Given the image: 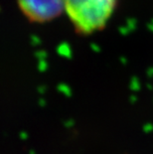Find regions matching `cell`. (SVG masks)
Returning a JSON list of instances; mask_svg holds the SVG:
<instances>
[{
    "mask_svg": "<svg viewBox=\"0 0 153 154\" xmlns=\"http://www.w3.org/2000/svg\"><path fill=\"white\" fill-rule=\"evenodd\" d=\"M116 3L118 0H65V11L77 31L90 34L105 27Z\"/></svg>",
    "mask_w": 153,
    "mask_h": 154,
    "instance_id": "cell-1",
    "label": "cell"
},
{
    "mask_svg": "<svg viewBox=\"0 0 153 154\" xmlns=\"http://www.w3.org/2000/svg\"><path fill=\"white\" fill-rule=\"evenodd\" d=\"M22 13L32 22H48L65 10V0H17Z\"/></svg>",
    "mask_w": 153,
    "mask_h": 154,
    "instance_id": "cell-2",
    "label": "cell"
}]
</instances>
